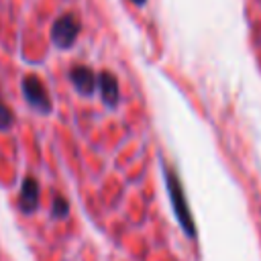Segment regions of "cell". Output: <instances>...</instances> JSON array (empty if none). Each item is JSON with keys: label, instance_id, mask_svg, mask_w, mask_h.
I'll use <instances>...</instances> for the list:
<instances>
[{"label": "cell", "instance_id": "cell-4", "mask_svg": "<svg viewBox=\"0 0 261 261\" xmlns=\"http://www.w3.org/2000/svg\"><path fill=\"white\" fill-rule=\"evenodd\" d=\"M67 77L82 96H90L98 86V77L88 65H73L67 71Z\"/></svg>", "mask_w": 261, "mask_h": 261}, {"label": "cell", "instance_id": "cell-7", "mask_svg": "<svg viewBox=\"0 0 261 261\" xmlns=\"http://www.w3.org/2000/svg\"><path fill=\"white\" fill-rule=\"evenodd\" d=\"M51 214H53L55 218H65V216L69 214V204H67V200L61 198V196H55V198H53V204H51Z\"/></svg>", "mask_w": 261, "mask_h": 261}, {"label": "cell", "instance_id": "cell-8", "mask_svg": "<svg viewBox=\"0 0 261 261\" xmlns=\"http://www.w3.org/2000/svg\"><path fill=\"white\" fill-rule=\"evenodd\" d=\"M12 122H14L12 110H10V108H8L4 102H0V130L10 128V126H12Z\"/></svg>", "mask_w": 261, "mask_h": 261}, {"label": "cell", "instance_id": "cell-3", "mask_svg": "<svg viewBox=\"0 0 261 261\" xmlns=\"http://www.w3.org/2000/svg\"><path fill=\"white\" fill-rule=\"evenodd\" d=\"M20 88H22V94H24V100L29 102V106H33L41 114H49L51 112V108H53L51 96H49L45 84L37 75H33V73L24 75Z\"/></svg>", "mask_w": 261, "mask_h": 261}, {"label": "cell", "instance_id": "cell-9", "mask_svg": "<svg viewBox=\"0 0 261 261\" xmlns=\"http://www.w3.org/2000/svg\"><path fill=\"white\" fill-rule=\"evenodd\" d=\"M135 4H145V0H133Z\"/></svg>", "mask_w": 261, "mask_h": 261}, {"label": "cell", "instance_id": "cell-5", "mask_svg": "<svg viewBox=\"0 0 261 261\" xmlns=\"http://www.w3.org/2000/svg\"><path fill=\"white\" fill-rule=\"evenodd\" d=\"M98 88H100V96L104 100L106 106L114 108L118 104V98H120V90H118V80L112 71H100L98 75Z\"/></svg>", "mask_w": 261, "mask_h": 261}, {"label": "cell", "instance_id": "cell-6", "mask_svg": "<svg viewBox=\"0 0 261 261\" xmlns=\"http://www.w3.org/2000/svg\"><path fill=\"white\" fill-rule=\"evenodd\" d=\"M18 204H20V210L24 214H31L37 210L39 206V184L35 177H24L22 179V186H20V198H18Z\"/></svg>", "mask_w": 261, "mask_h": 261}, {"label": "cell", "instance_id": "cell-2", "mask_svg": "<svg viewBox=\"0 0 261 261\" xmlns=\"http://www.w3.org/2000/svg\"><path fill=\"white\" fill-rule=\"evenodd\" d=\"M80 31H82V22H80L77 14L65 12L51 24V41L59 49H69L75 43Z\"/></svg>", "mask_w": 261, "mask_h": 261}, {"label": "cell", "instance_id": "cell-1", "mask_svg": "<svg viewBox=\"0 0 261 261\" xmlns=\"http://www.w3.org/2000/svg\"><path fill=\"white\" fill-rule=\"evenodd\" d=\"M165 169V186H167V192H169V200H171V208H173V214L181 226V230L194 239L196 237V222H194V216L190 212V206H188V200H186V194H184V186L177 177V173L171 169V167H163Z\"/></svg>", "mask_w": 261, "mask_h": 261}]
</instances>
